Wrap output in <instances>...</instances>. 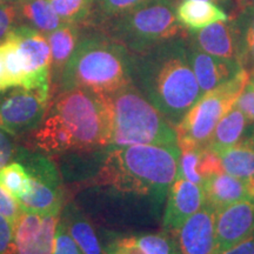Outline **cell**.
<instances>
[{"label":"cell","instance_id":"ffe728a7","mask_svg":"<svg viewBox=\"0 0 254 254\" xmlns=\"http://www.w3.org/2000/svg\"><path fill=\"white\" fill-rule=\"evenodd\" d=\"M176 17L183 27L193 32L217 21L230 20L221 7L205 0H182L176 6Z\"/></svg>","mask_w":254,"mask_h":254},{"label":"cell","instance_id":"7bdbcfd3","mask_svg":"<svg viewBox=\"0 0 254 254\" xmlns=\"http://www.w3.org/2000/svg\"><path fill=\"white\" fill-rule=\"evenodd\" d=\"M252 127H251V129H250V132L247 133V134H245V136H244L243 139H245V140H247V141H250V142H252V144H254V123H252ZM243 139H241V140H243Z\"/></svg>","mask_w":254,"mask_h":254},{"label":"cell","instance_id":"7dc6e473","mask_svg":"<svg viewBox=\"0 0 254 254\" xmlns=\"http://www.w3.org/2000/svg\"><path fill=\"white\" fill-rule=\"evenodd\" d=\"M171 1H173L174 4H177V1H178V0H171Z\"/></svg>","mask_w":254,"mask_h":254},{"label":"cell","instance_id":"cb8c5ba5","mask_svg":"<svg viewBox=\"0 0 254 254\" xmlns=\"http://www.w3.org/2000/svg\"><path fill=\"white\" fill-rule=\"evenodd\" d=\"M239 49V62L250 72L254 69V6L243 9L232 18Z\"/></svg>","mask_w":254,"mask_h":254},{"label":"cell","instance_id":"ac0fdd59","mask_svg":"<svg viewBox=\"0 0 254 254\" xmlns=\"http://www.w3.org/2000/svg\"><path fill=\"white\" fill-rule=\"evenodd\" d=\"M60 220L84 254H105L93 225L74 202L64 206Z\"/></svg>","mask_w":254,"mask_h":254},{"label":"cell","instance_id":"bcb514c9","mask_svg":"<svg viewBox=\"0 0 254 254\" xmlns=\"http://www.w3.org/2000/svg\"><path fill=\"white\" fill-rule=\"evenodd\" d=\"M205 1H211V2H217V0H205Z\"/></svg>","mask_w":254,"mask_h":254},{"label":"cell","instance_id":"836d02e7","mask_svg":"<svg viewBox=\"0 0 254 254\" xmlns=\"http://www.w3.org/2000/svg\"><path fill=\"white\" fill-rule=\"evenodd\" d=\"M20 213L21 207L18 200L0 185V214L5 219H7L14 227L15 221H17Z\"/></svg>","mask_w":254,"mask_h":254},{"label":"cell","instance_id":"e0dca14e","mask_svg":"<svg viewBox=\"0 0 254 254\" xmlns=\"http://www.w3.org/2000/svg\"><path fill=\"white\" fill-rule=\"evenodd\" d=\"M202 189L205 192V201L217 212L241 200L251 199L250 187L245 180L226 172L206 178Z\"/></svg>","mask_w":254,"mask_h":254},{"label":"cell","instance_id":"ee69618b","mask_svg":"<svg viewBox=\"0 0 254 254\" xmlns=\"http://www.w3.org/2000/svg\"><path fill=\"white\" fill-rule=\"evenodd\" d=\"M18 0H0V4H6V2H11V4H15Z\"/></svg>","mask_w":254,"mask_h":254},{"label":"cell","instance_id":"5bb4252c","mask_svg":"<svg viewBox=\"0 0 254 254\" xmlns=\"http://www.w3.org/2000/svg\"><path fill=\"white\" fill-rule=\"evenodd\" d=\"M217 211L205 201L173 234L179 254H212L214 247V224Z\"/></svg>","mask_w":254,"mask_h":254},{"label":"cell","instance_id":"ba28073f","mask_svg":"<svg viewBox=\"0 0 254 254\" xmlns=\"http://www.w3.org/2000/svg\"><path fill=\"white\" fill-rule=\"evenodd\" d=\"M14 158L31 177V190L18 200L21 209L40 214L60 213L65 190L56 165L46 154L26 147H18Z\"/></svg>","mask_w":254,"mask_h":254},{"label":"cell","instance_id":"6da1fadb","mask_svg":"<svg viewBox=\"0 0 254 254\" xmlns=\"http://www.w3.org/2000/svg\"><path fill=\"white\" fill-rule=\"evenodd\" d=\"M112 111L105 94L74 88L57 93L28 134L27 148L46 155L111 147Z\"/></svg>","mask_w":254,"mask_h":254},{"label":"cell","instance_id":"7402d4cb","mask_svg":"<svg viewBox=\"0 0 254 254\" xmlns=\"http://www.w3.org/2000/svg\"><path fill=\"white\" fill-rule=\"evenodd\" d=\"M249 124L250 122L245 114L238 107L233 106L219 122L206 147L220 153L237 145L245 136L246 127Z\"/></svg>","mask_w":254,"mask_h":254},{"label":"cell","instance_id":"d6a6232c","mask_svg":"<svg viewBox=\"0 0 254 254\" xmlns=\"http://www.w3.org/2000/svg\"><path fill=\"white\" fill-rule=\"evenodd\" d=\"M17 25H19V17L15 4H0V44L4 43L9 32Z\"/></svg>","mask_w":254,"mask_h":254},{"label":"cell","instance_id":"60d3db41","mask_svg":"<svg viewBox=\"0 0 254 254\" xmlns=\"http://www.w3.org/2000/svg\"><path fill=\"white\" fill-rule=\"evenodd\" d=\"M253 6H254V0H237V14L243 11V9L253 7Z\"/></svg>","mask_w":254,"mask_h":254},{"label":"cell","instance_id":"5b68a950","mask_svg":"<svg viewBox=\"0 0 254 254\" xmlns=\"http://www.w3.org/2000/svg\"><path fill=\"white\" fill-rule=\"evenodd\" d=\"M105 95L113 119L111 147L178 145L176 128L133 82Z\"/></svg>","mask_w":254,"mask_h":254},{"label":"cell","instance_id":"f35d334b","mask_svg":"<svg viewBox=\"0 0 254 254\" xmlns=\"http://www.w3.org/2000/svg\"><path fill=\"white\" fill-rule=\"evenodd\" d=\"M117 243L127 254H144L140 247L136 245L134 237L119 238V239H117Z\"/></svg>","mask_w":254,"mask_h":254},{"label":"cell","instance_id":"9a60e30c","mask_svg":"<svg viewBox=\"0 0 254 254\" xmlns=\"http://www.w3.org/2000/svg\"><path fill=\"white\" fill-rule=\"evenodd\" d=\"M189 59L200 87V97L233 79L244 67L238 60L225 59L189 47Z\"/></svg>","mask_w":254,"mask_h":254},{"label":"cell","instance_id":"2e32d148","mask_svg":"<svg viewBox=\"0 0 254 254\" xmlns=\"http://www.w3.org/2000/svg\"><path fill=\"white\" fill-rule=\"evenodd\" d=\"M193 38V46L201 50L202 52L239 62L236 32L232 24H228L227 21H217L195 31Z\"/></svg>","mask_w":254,"mask_h":254},{"label":"cell","instance_id":"8992f818","mask_svg":"<svg viewBox=\"0 0 254 254\" xmlns=\"http://www.w3.org/2000/svg\"><path fill=\"white\" fill-rule=\"evenodd\" d=\"M171 0H148L138 7L101 24L106 34L135 55L173 39L183 30Z\"/></svg>","mask_w":254,"mask_h":254},{"label":"cell","instance_id":"1f68e13d","mask_svg":"<svg viewBox=\"0 0 254 254\" xmlns=\"http://www.w3.org/2000/svg\"><path fill=\"white\" fill-rule=\"evenodd\" d=\"M52 254H84L81 252V250L79 249L77 243L73 240L68 231L66 230L65 225L60 220V217L56 231Z\"/></svg>","mask_w":254,"mask_h":254},{"label":"cell","instance_id":"277c9868","mask_svg":"<svg viewBox=\"0 0 254 254\" xmlns=\"http://www.w3.org/2000/svg\"><path fill=\"white\" fill-rule=\"evenodd\" d=\"M131 82L128 50L107 34L94 33L79 37L56 88L57 93L82 88L97 94H111Z\"/></svg>","mask_w":254,"mask_h":254},{"label":"cell","instance_id":"603a6c76","mask_svg":"<svg viewBox=\"0 0 254 254\" xmlns=\"http://www.w3.org/2000/svg\"><path fill=\"white\" fill-rule=\"evenodd\" d=\"M25 81L24 64L17 43L11 37L0 44V91L23 87Z\"/></svg>","mask_w":254,"mask_h":254},{"label":"cell","instance_id":"44dd1931","mask_svg":"<svg viewBox=\"0 0 254 254\" xmlns=\"http://www.w3.org/2000/svg\"><path fill=\"white\" fill-rule=\"evenodd\" d=\"M19 25H27L45 36L66 25L47 0H18Z\"/></svg>","mask_w":254,"mask_h":254},{"label":"cell","instance_id":"8d00e7d4","mask_svg":"<svg viewBox=\"0 0 254 254\" xmlns=\"http://www.w3.org/2000/svg\"><path fill=\"white\" fill-rule=\"evenodd\" d=\"M13 240V225L0 214V254H6Z\"/></svg>","mask_w":254,"mask_h":254},{"label":"cell","instance_id":"4fadbf2b","mask_svg":"<svg viewBox=\"0 0 254 254\" xmlns=\"http://www.w3.org/2000/svg\"><path fill=\"white\" fill-rule=\"evenodd\" d=\"M204 204L202 186L189 182L179 174L167 192V205L163 219L164 231L174 234Z\"/></svg>","mask_w":254,"mask_h":254},{"label":"cell","instance_id":"d4e9b609","mask_svg":"<svg viewBox=\"0 0 254 254\" xmlns=\"http://www.w3.org/2000/svg\"><path fill=\"white\" fill-rule=\"evenodd\" d=\"M225 172L246 180L254 174V144L240 140L237 145L219 153Z\"/></svg>","mask_w":254,"mask_h":254},{"label":"cell","instance_id":"b9f144b4","mask_svg":"<svg viewBox=\"0 0 254 254\" xmlns=\"http://www.w3.org/2000/svg\"><path fill=\"white\" fill-rule=\"evenodd\" d=\"M217 2L222 6H226L228 8H236V14H237V0H217ZM236 14H234V17H236Z\"/></svg>","mask_w":254,"mask_h":254},{"label":"cell","instance_id":"74e56055","mask_svg":"<svg viewBox=\"0 0 254 254\" xmlns=\"http://www.w3.org/2000/svg\"><path fill=\"white\" fill-rule=\"evenodd\" d=\"M220 254H254V232L251 236L238 244L237 246L225 251Z\"/></svg>","mask_w":254,"mask_h":254},{"label":"cell","instance_id":"d590c367","mask_svg":"<svg viewBox=\"0 0 254 254\" xmlns=\"http://www.w3.org/2000/svg\"><path fill=\"white\" fill-rule=\"evenodd\" d=\"M15 150L17 148H14L13 142L9 139L7 133L0 129V168L13 160Z\"/></svg>","mask_w":254,"mask_h":254},{"label":"cell","instance_id":"4316f807","mask_svg":"<svg viewBox=\"0 0 254 254\" xmlns=\"http://www.w3.org/2000/svg\"><path fill=\"white\" fill-rule=\"evenodd\" d=\"M146 1L148 0H94L90 18L86 23L101 25L110 19L132 11Z\"/></svg>","mask_w":254,"mask_h":254},{"label":"cell","instance_id":"9c48e42d","mask_svg":"<svg viewBox=\"0 0 254 254\" xmlns=\"http://www.w3.org/2000/svg\"><path fill=\"white\" fill-rule=\"evenodd\" d=\"M50 99L20 86L0 91V129L13 136L30 134L45 117Z\"/></svg>","mask_w":254,"mask_h":254},{"label":"cell","instance_id":"f1b7e54d","mask_svg":"<svg viewBox=\"0 0 254 254\" xmlns=\"http://www.w3.org/2000/svg\"><path fill=\"white\" fill-rule=\"evenodd\" d=\"M144 254H179L176 237L170 232L134 237Z\"/></svg>","mask_w":254,"mask_h":254},{"label":"cell","instance_id":"c3c4849f","mask_svg":"<svg viewBox=\"0 0 254 254\" xmlns=\"http://www.w3.org/2000/svg\"><path fill=\"white\" fill-rule=\"evenodd\" d=\"M252 77H254V69L252 71Z\"/></svg>","mask_w":254,"mask_h":254},{"label":"cell","instance_id":"83f0119b","mask_svg":"<svg viewBox=\"0 0 254 254\" xmlns=\"http://www.w3.org/2000/svg\"><path fill=\"white\" fill-rule=\"evenodd\" d=\"M65 24H85L90 18L94 0H47Z\"/></svg>","mask_w":254,"mask_h":254},{"label":"cell","instance_id":"7c38bea8","mask_svg":"<svg viewBox=\"0 0 254 254\" xmlns=\"http://www.w3.org/2000/svg\"><path fill=\"white\" fill-rule=\"evenodd\" d=\"M254 232V201L241 200L215 214L214 247L212 254H220L237 246Z\"/></svg>","mask_w":254,"mask_h":254},{"label":"cell","instance_id":"52a82bcc","mask_svg":"<svg viewBox=\"0 0 254 254\" xmlns=\"http://www.w3.org/2000/svg\"><path fill=\"white\" fill-rule=\"evenodd\" d=\"M251 78L244 68L233 79L199 98L176 126L179 150L204 148L222 117L237 103Z\"/></svg>","mask_w":254,"mask_h":254},{"label":"cell","instance_id":"3957f363","mask_svg":"<svg viewBox=\"0 0 254 254\" xmlns=\"http://www.w3.org/2000/svg\"><path fill=\"white\" fill-rule=\"evenodd\" d=\"M178 145H131L110 152L92 184L163 200L179 176Z\"/></svg>","mask_w":254,"mask_h":254},{"label":"cell","instance_id":"484cf974","mask_svg":"<svg viewBox=\"0 0 254 254\" xmlns=\"http://www.w3.org/2000/svg\"><path fill=\"white\" fill-rule=\"evenodd\" d=\"M0 185L19 200L31 190V177L23 164L12 160L0 168Z\"/></svg>","mask_w":254,"mask_h":254},{"label":"cell","instance_id":"f546056e","mask_svg":"<svg viewBox=\"0 0 254 254\" xmlns=\"http://www.w3.org/2000/svg\"><path fill=\"white\" fill-rule=\"evenodd\" d=\"M202 148L193 150H180L179 158V174L189 182L202 186V179L198 173V164L200 151Z\"/></svg>","mask_w":254,"mask_h":254},{"label":"cell","instance_id":"7a4b0ae2","mask_svg":"<svg viewBox=\"0 0 254 254\" xmlns=\"http://www.w3.org/2000/svg\"><path fill=\"white\" fill-rule=\"evenodd\" d=\"M132 60V82L174 128L200 98L183 39H170Z\"/></svg>","mask_w":254,"mask_h":254},{"label":"cell","instance_id":"30bf717a","mask_svg":"<svg viewBox=\"0 0 254 254\" xmlns=\"http://www.w3.org/2000/svg\"><path fill=\"white\" fill-rule=\"evenodd\" d=\"M17 43L24 64V88L39 91L51 98V49L46 36L27 25H17L9 32Z\"/></svg>","mask_w":254,"mask_h":254},{"label":"cell","instance_id":"8fae6325","mask_svg":"<svg viewBox=\"0 0 254 254\" xmlns=\"http://www.w3.org/2000/svg\"><path fill=\"white\" fill-rule=\"evenodd\" d=\"M60 213L23 211L13 227V240L6 254H52Z\"/></svg>","mask_w":254,"mask_h":254},{"label":"cell","instance_id":"d6986e66","mask_svg":"<svg viewBox=\"0 0 254 254\" xmlns=\"http://www.w3.org/2000/svg\"><path fill=\"white\" fill-rule=\"evenodd\" d=\"M79 28L77 25L66 24L57 28L46 36L51 49V81L57 87L64 68L74 52L79 40Z\"/></svg>","mask_w":254,"mask_h":254},{"label":"cell","instance_id":"ab89813d","mask_svg":"<svg viewBox=\"0 0 254 254\" xmlns=\"http://www.w3.org/2000/svg\"><path fill=\"white\" fill-rule=\"evenodd\" d=\"M105 254H127L122 247L118 245L117 240H114L113 243H111L109 246L106 247V250L104 251Z\"/></svg>","mask_w":254,"mask_h":254},{"label":"cell","instance_id":"f6af8a7d","mask_svg":"<svg viewBox=\"0 0 254 254\" xmlns=\"http://www.w3.org/2000/svg\"><path fill=\"white\" fill-rule=\"evenodd\" d=\"M250 196H251V200H253L254 201V187L250 190Z\"/></svg>","mask_w":254,"mask_h":254},{"label":"cell","instance_id":"4dcf8cb0","mask_svg":"<svg viewBox=\"0 0 254 254\" xmlns=\"http://www.w3.org/2000/svg\"><path fill=\"white\" fill-rule=\"evenodd\" d=\"M221 172H225V170L224 166H222L221 158L218 152L211 150L208 147L202 148L200 151L198 164V173L201 177L202 182H204L206 178Z\"/></svg>","mask_w":254,"mask_h":254},{"label":"cell","instance_id":"e575fe53","mask_svg":"<svg viewBox=\"0 0 254 254\" xmlns=\"http://www.w3.org/2000/svg\"><path fill=\"white\" fill-rule=\"evenodd\" d=\"M234 106L245 114L250 124L254 123V77L252 75Z\"/></svg>","mask_w":254,"mask_h":254}]
</instances>
